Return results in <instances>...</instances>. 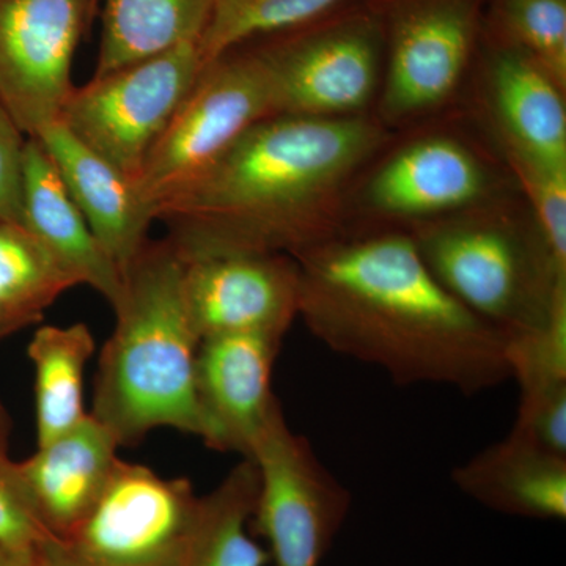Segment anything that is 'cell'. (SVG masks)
Returning a JSON list of instances; mask_svg holds the SVG:
<instances>
[{
  "instance_id": "obj_1",
  "label": "cell",
  "mask_w": 566,
  "mask_h": 566,
  "mask_svg": "<svg viewBox=\"0 0 566 566\" xmlns=\"http://www.w3.org/2000/svg\"><path fill=\"white\" fill-rule=\"evenodd\" d=\"M293 259L300 318L331 352L401 386L474 395L512 379L509 338L447 292L408 232H344Z\"/></svg>"
},
{
  "instance_id": "obj_2",
  "label": "cell",
  "mask_w": 566,
  "mask_h": 566,
  "mask_svg": "<svg viewBox=\"0 0 566 566\" xmlns=\"http://www.w3.org/2000/svg\"><path fill=\"white\" fill-rule=\"evenodd\" d=\"M395 133L375 114L273 115L156 211L182 260L297 255L344 232L354 182Z\"/></svg>"
},
{
  "instance_id": "obj_3",
  "label": "cell",
  "mask_w": 566,
  "mask_h": 566,
  "mask_svg": "<svg viewBox=\"0 0 566 566\" xmlns=\"http://www.w3.org/2000/svg\"><path fill=\"white\" fill-rule=\"evenodd\" d=\"M185 262L167 238L147 241L122 274L114 333L103 346L91 415L134 446L174 428L202 438L196 395L200 337L182 290Z\"/></svg>"
},
{
  "instance_id": "obj_4",
  "label": "cell",
  "mask_w": 566,
  "mask_h": 566,
  "mask_svg": "<svg viewBox=\"0 0 566 566\" xmlns=\"http://www.w3.org/2000/svg\"><path fill=\"white\" fill-rule=\"evenodd\" d=\"M408 233L447 292L506 338L566 324V262L520 191Z\"/></svg>"
},
{
  "instance_id": "obj_5",
  "label": "cell",
  "mask_w": 566,
  "mask_h": 566,
  "mask_svg": "<svg viewBox=\"0 0 566 566\" xmlns=\"http://www.w3.org/2000/svg\"><path fill=\"white\" fill-rule=\"evenodd\" d=\"M389 150L354 182L344 232H408L517 191L493 147L453 129L420 132Z\"/></svg>"
},
{
  "instance_id": "obj_6",
  "label": "cell",
  "mask_w": 566,
  "mask_h": 566,
  "mask_svg": "<svg viewBox=\"0 0 566 566\" xmlns=\"http://www.w3.org/2000/svg\"><path fill=\"white\" fill-rule=\"evenodd\" d=\"M275 115L352 118L375 112L385 73V31L370 0L264 39Z\"/></svg>"
},
{
  "instance_id": "obj_7",
  "label": "cell",
  "mask_w": 566,
  "mask_h": 566,
  "mask_svg": "<svg viewBox=\"0 0 566 566\" xmlns=\"http://www.w3.org/2000/svg\"><path fill=\"white\" fill-rule=\"evenodd\" d=\"M385 31L375 117L390 132L430 120L460 95L479 54L486 0H370Z\"/></svg>"
},
{
  "instance_id": "obj_8",
  "label": "cell",
  "mask_w": 566,
  "mask_h": 566,
  "mask_svg": "<svg viewBox=\"0 0 566 566\" xmlns=\"http://www.w3.org/2000/svg\"><path fill=\"white\" fill-rule=\"evenodd\" d=\"M273 115L270 74L252 43L203 66L133 180L153 221L161 205L210 169L241 134Z\"/></svg>"
},
{
  "instance_id": "obj_9",
  "label": "cell",
  "mask_w": 566,
  "mask_h": 566,
  "mask_svg": "<svg viewBox=\"0 0 566 566\" xmlns=\"http://www.w3.org/2000/svg\"><path fill=\"white\" fill-rule=\"evenodd\" d=\"M202 70L199 40L178 44L74 87L61 122L133 181Z\"/></svg>"
},
{
  "instance_id": "obj_10",
  "label": "cell",
  "mask_w": 566,
  "mask_h": 566,
  "mask_svg": "<svg viewBox=\"0 0 566 566\" xmlns=\"http://www.w3.org/2000/svg\"><path fill=\"white\" fill-rule=\"evenodd\" d=\"M259 468L253 534L270 545L275 566H319L352 509V494L316 457L304 436L286 423L282 408L266 424L249 458Z\"/></svg>"
},
{
  "instance_id": "obj_11",
  "label": "cell",
  "mask_w": 566,
  "mask_h": 566,
  "mask_svg": "<svg viewBox=\"0 0 566 566\" xmlns=\"http://www.w3.org/2000/svg\"><path fill=\"white\" fill-rule=\"evenodd\" d=\"M99 0H0V107L28 137L61 120Z\"/></svg>"
},
{
  "instance_id": "obj_12",
  "label": "cell",
  "mask_w": 566,
  "mask_h": 566,
  "mask_svg": "<svg viewBox=\"0 0 566 566\" xmlns=\"http://www.w3.org/2000/svg\"><path fill=\"white\" fill-rule=\"evenodd\" d=\"M197 504L188 479L118 460L91 513L63 543L99 564L181 566Z\"/></svg>"
},
{
  "instance_id": "obj_13",
  "label": "cell",
  "mask_w": 566,
  "mask_h": 566,
  "mask_svg": "<svg viewBox=\"0 0 566 566\" xmlns=\"http://www.w3.org/2000/svg\"><path fill=\"white\" fill-rule=\"evenodd\" d=\"M186 308L200 340L229 334L283 338L300 318V266L286 253L182 260Z\"/></svg>"
},
{
  "instance_id": "obj_14",
  "label": "cell",
  "mask_w": 566,
  "mask_h": 566,
  "mask_svg": "<svg viewBox=\"0 0 566 566\" xmlns=\"http://www.w3.org/2000/svg\"><path fill=\"white\" fill-rule=\"evenodd\" d=\"M476 57L491 147L566 167V87L534 55L485 33Z\"/></svg>"
},
{
  "instance_id": "obj_15",
  "label": "cell",
  "mask_w": 566,
  "mask_h": 566,
  "mask_svg": "<svg viewBox=\"0 0 566 566\" xmlns=\"http://www.w3.org/2000/svg\"><path fill=\"white\" fill-rule=\"evenodd\" d=\"M283 338L229 334L203 338L196 363L202 441L212 450L251 458L271 417L282 406L273 370Z\"/></svg>"
},
{
  "instance_id": "obj_16",
  "label": "cell",
  "mask_w": 566,
  "mask_h": 566,
  "mask_svg": "<svg viewBox=\"0 0 566 566\" xmlns=\"http://www.w3.org/2000/svg\"><path fill=\"white\" fill-rule=\"evenodd\" d=\"M118 447L115 436L88 415L18 463L29 504L48 534L66 542L76 532L120 460Z\"/></svg>"
},
{
  "instance_id": "obj_17",
  "label": "cell",
  "mask_w": 566,
  "mask_h": 566,
  "mask_svg": "<svg viewBox=\"0 0 566 566\" xmlns=\"http://www.w3.org/2000/svg\"><path fill=\"white\" fill-rule=\"evenodd\" d=\"M33 139L50 156L96 240L120 273H125L147 244L153 222L134 191L133 181L85 147L61 120Z\"/></svg>"
},
{
  "instance_id": "obj_18",
  "label": "cell",
  "mask_w": 566,
  "mask_h": 566,
  "mask_svg": "<svg viewBox=\"0 0 566 566\" xmlns=\"http://www.w3.org/2000/svg\"><path fill=\"white\" fill-rule=\"evenodd\" d=\"M21 227L76 285L92 286L112 307L117 304L123 286L120 270L96 240L50 156L33 137H28L24 148Z\"/></svg>"
},
{
  "instance_id": "obj_19",
  "label": "cell",
  "mask_w": 566,
  "mask_h": 566,
  "mask_svg": "<svg viewBox=\"0 0 566 566\" xmlns=\"http://www.w3.org/2000/svg\"><path fill=\"white\" fill-rule=\"evenodd\" d=\"M452 480L461 493L504 515L566 517V457L513 434L458 465Z\"/></svg>"
},
{
  "instance_id": "obj_20",
  "label": "cell",
  "mask_w": 566,
  "mask_h": 566,
  "mask_svg": "<svg viewBox=\"0 0 566 566\" xmlns=\"http://www.w3.org/2000/svg\"><path fill=\"white\" fill-rule=\"evenodd\" d=\"M509 359L521 392L510 434L566 457V324L510 338Z\"/></svg>"
},
{
  "instance_id": "obj_21",
  "label": "cell",
  "mask_w": 566,
  "mask_h": 566,
  "mask_svg": "<svg viewBox=\"0 0 566 566\" xmlns=\"http://www.w3.org/2000/svg\"><path fill=\"white\" fill-rule=\"evenodd\" d=\"M212 0H106L95 76L197 41Z\"/></svg>"
},
{
  "instance_id": "obj_22",
  "label": "cell",
  "mask_w": 566,
  "mask_h": 566,
  "mask_svg": "<svg viewBox=\"0 0 566 566\" xmlns=\"http://www.w3.org/2000/svg\"><path fill=\"white\" fill-rule=\"evenodd\" d=\"M259 490V468L243 458L210 494L199 497L181 566L270 564V553L248 532Z\"/></svg>"
},
{
  "instance_id": "obj_23",
  "label": "cell",
  "mask_w": 566,
  "mask_h": 566,
  "mask_svg": "<svg viewBox=\"0 0 566 566\" xmlns=\"http://www.w3.org/2000/svg\"><path fill=\"white\" fill-rule=\"evenodd\" d=\"M95 340L84 323L41 326L28 346L35 368V423L39 446L66 433L88 412L84 406V375Z\"/></svg>"
},
{
  "instance_id": "obj_24",
  "label": "cell",
  "mask_w": 566,
  "mask_h": 566,
  "mask_svg": "<svg viewBox=\"0 0 566 566\" xmlns=\"http://www.w3.org/2000/svg\"><path fill=\"white\" fill-rule=\"evenodd\" d=\"M73 279L18 223L0 222V342L43 319Z\"/></svg>"
},
{
  "instance_id": "obj_25",
  "label": "cell",
  "mask_w": 566,
  "mask_h": 566,
  "mask_svg": "<svg viewBox=\"0 0 566 566\" xmlns=\"http://www.w3.org/2000/svg\"><path fill=\"white\" fill-rule=\"evenodd\" d=\"M349 0H212L199 39L202 65L249 41L296 31L345 9Z\"/></svg>"
},
{
  "instance_id": "obj_26",
  "label": "cell",
  "mask_w": 566,
  "mask_h": 566,
  "mask_svg": "<svg viewBox=\"0 0 566 566\" xmlns=\"http://www.w3.org/2000/svg\"><path fill=\"white\" fill-rule=\"evenodd\" d=\"M483 33L527 51L566 87V0H494Z\"/></svg>"
},
{
  "instance_id": "obj_27",
  "label": "cell",
  "mask_w": 566,
  "mask_h": 566,
  "mask_svg": "<svg viewBox=\"0 0 566 566\" xmlns=\"http://www.w3.org/2000/svg\"><path fill=\"white\" fill-rule=\"evenodd\" d=\"M11 430L13 420L0 401V545L32 565L40 547L54 536L44 531L29 504L18 463L10 458Z\"/></svg>"
},
{
  "instance_id": "obj_28",
  "label": "cell",
  "mask_w": 566,
  "mask_h": 566,
  "mask_svg": "<svg viewBox=\"0 0 566 566\" xmlns=\"http://www.w3.org/2000/svg\"><path fill=\"white\" fill-rule=\"evenodd\" d=\"M512 175L536 221L566 262V167L553 166L532 156L495 151Z\"/></svg>"
},
{
  "instance_id": "obj_29",
  "label": "cell",
  "mask_w": 566,
  "mask_h": 566,
  "mask_svg": "<svg viewBox=\"0 0 566 566\" xmlns=\"http://www.w3.org/2000/svg\"><path fill=\"white\" fill-rule=\"evenodd\" d=\"M25 140L28 136L0 107V222H22Z\"/></svg>"
},
{
  "instance_id": "obj_30",
  "label": "cell",
  "mask_w": 566,
  "mask_h": 566,
  "mask_svg": "<svg viewBox=\"0 0 566 566\" xmlns=\"http://www.w3.org/2000/svg\"><path fill=\"white\" fill-rule=\"evenodd\" d=\"M32 566H114L99 564L91 558L82 557L76 551L71 549L66 543L57 538L48 539L40 547Z\"/></svg>"
},
{
  "instance_id": "obj_31",
  "label": "cell",
  "mask_w": 566,
  "mask_h": 566,
  "mask_svg": "<svg viewBox=\"0 0 566 566\" xmlns=\"http://www.w3.org/2000/svg\"><path fill=\"white\" fill-rule=\"evenodd\" d=\"M0 566H32L14 556L6 546L0 545Z\"/></svg>"
},
{
  "instance_id": "obj_32",
  "label": "cell",
  "mask_w": 566,
  "mask_h": 566,
  "mask_svg": "<svg viewBox=\"0 0 566 566\" xmlns=\"http://www.w3.org/2000/svg\"><path fill=\"white\" fill-rule=\"evenodd\" d=\"M99 2H102V0H99Z\"/></svg>"
}]
</instances>
